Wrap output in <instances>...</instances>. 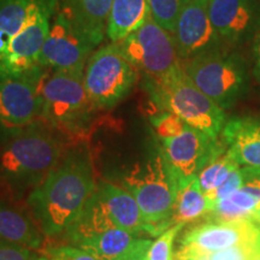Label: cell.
<instances>
[{"instance_id":"cell-8","label":"cell","mask_w":260,"mask_h":260,"mask_svg":"<svg viewBox=\"0 0 260 260\" xmlns=\"http://www.w3.org/2000/svg\"><path fill=\"white\" fill-rule=\"evenodd\" d=\"M118 45L126 59L147 80H162L183 68L172 34L151 14Z\"/></svg>"},{"instance_id":"cell-20","label":"cell","mask_w":260,"mask_h":260,"mask_svg":"<svg viewBox=\"0 0 260 260\" xmlns=\"http://www.w3.org/2000/svg\"><path fill=\"white\" fill-rule=\"evenodd\" d=\"M0 239L25 248L38 249L44 241L40 228L21 211L0 204Z\"/></svg>"},{"instance_id":"cell-9","label":"cell","mask_w":260,"mask_h":260,"mask_svg":"<svg viewBox=\"0 0 260 260\" xmlns=\"http://www.w3.org/2000/svg\"><path fill=\"white\" fill-rule=\"evenodd\" d=\"M160 154L167 162L180 188L193 178L222 149L220 140H213L205 133L186 124L171 138L160 139Z\"/></svg>"},{"instance_id":"cell-19","label":"cell","mask_w":260,"mask_h":260,"mask_svg":"<svg viewBox=\"0 0 260 260\" xmlns=\"http://www.w3.org/2000/svg\"><path fill=\"white\" fill-rule=\"evenodd\" d=\"M141 237L115 225L104 228L70 243L86 249L102 260H116L132 251Z\"/></svg>"},{"instance_id":"cell-15","label":"cell","mask_w":260,"mask_h":260,"mask_svg":"<svg viewBox=\"0 0 260 260\" xmlns=\"http://www.w3.org/2000/svg\"><path fill=\"white\" fill-rule=\"evenodd\" d=\"M210 19L226 45L242 44L256 28L252 0H207Z\"/></svg>"},{"instance_id":"cell-33","label":"cell","mask_w":260,"mask_h":260,"mask_svg":"<svg viewBox=\"0 0 260 260\" xmlns=\"http://www.w3.org/2000/svg\"><path fill=\"white\" fill-rule=\"evenodd\" d=\"M151 243V240L142 239L141 237V239L139 240L138 245H136L132 251L116 260H146V256H147V252Z\"/></svg>"},{"instance_id":"cell-2","label":"cell","mask_w":260,"mask_h":260,"mask_svg":"<svg viewBox=\"0 0 260 260\" xmlns=\"http://www.w3.org/2000/svg\"><path fill=\"white\" fill-rule=\"evenodd\" d=\"M5 132L0 144V178L16 191L34 189L67 151L61 133L42 119Z\"/></svg>"},{"instance_id":"cell-31","label":"cell","mask_w":260,"mask_h":260,"mask_svg":"<svg viewBox=\"0 0 260 260\" xmlns=\"http://www.w3.org/2000/svg\"><path fill=\"white\" fill-rule=\"evenodd\" d=\"M242 188L260 206V168H242Z\"/></svg>"},{"instance_id":"cell-7","label":"cell","mask_w":260,"mask_h":260,"mask_svg":"<svg viewBox=\"0 0 260 260\" xmlns=\"http://www.w3.org/2000/svg\"><path fill=\"white\" fill-rule=\"evenodd\" d=\"M139 74L118 42L111 41L90 54L83 73L84 87L96 109H111L134 88Z\"/></svg>"},{"instance_id":"cell-11","label":"cell","mask_w":260,"mask_h":260,"mask_svg":"<svg viewBox=\"0 0 260 260\" xmlns=\"http://www.w3.org/2000/svg\"><path fill=\"white\" fill-rule=\"evenodd\" d=\"M94 48L88 39L58 10L42 47L39 65L47 69L84 73Z\"/></svg>"},{"instance_id":"cell-27","label":"cell","mask_w":260,"mask_h":260,"mask_svg":"<svg viewBox=\"0 0 260 260\" xmlns=\"http://www.w3.org/2000/svg\"><path fill=\"white\" fill-rule=\"evenodd\" d=\"M183 226L184 224H175L158 235L157 240L149 246L146 260H175L172 246Z\"/></svg>"},{"instance_id":"cell-3","label":"cell","mask_w":260,"mask_h":260,"mask_svg":"<svg viewBox=\"0 0 260 260\" xmlns=\"http://www.w3.org/2000/svg\"><path fill=\"white\" fill-rule=\"evenodd\" d=\"M40 96V119L61 134L83 133L96 110L84 87L83 73L44 68Z\"/></svg>"},{"instance_id":"cell-29","label":"cell","mask_w":260,"mask_h":260,"mask_svg":"<svg viewBox=\"0 0 260 260\" xmlns=\"http://www.w3.org/2000/svg\"><path fill=\"white\" fill-rule=\"evenodd\" d=\"M243 182V175H242V168L236 169L235 171H233L229 175V177L223 182L218 188H216L213 191H211L210 194H207V199L210 200L211 207L214 203H217L218 200H222L224 198L229 197L230 194H233L234 191H236L240 187L242 186Z\"/></svg>"},{"instance_id":"cell-32","label":"cell","mask_w":260,"mask_h":260,"mask_svg":"<svg viewBox=\"0 0 260 260\" xmlns=\"http://www.w3.org/2000/svg\"><path fill=\"white\" fill-rule=\"evenodd\" d=\"M0 260H34L30 249L0 239Z\"/></svg>"},{"instance_id":"cell-23","label":"cell","mask_w":260,"mask_h":260,"mask_svg":"<svg viewBox=\"0 0 260 260\" xmlns=\"http://www.w3.org/2000/svg\"><path fill=\"white\" fill-rule=\"evenodd\" d=\"M211 210V203L206 194L201 189L199 180L195 177L187 184L182 186L177 191L170 225L197 222L205 218Z\"/></svg>"},{"instance_id":"cell-28","label":"cell","mask_w":260,"mask_h":260,"mask_svg":"<svg viewBox=\"0 0 260 260\" xmlns=\"http://www.w3.org/2000/svg\"><path fill=\"white\" fill-rule=\"evenodd\" d=\"M152 124L159 136V139H167L178 134L186 126L187 123L183 122L180 117L168 111H161L152 118Z\"/></svg>"},{"instance_id":"cell-5","label":"cell","mask_w":260,"mask_h":260,"mask_svg":"<svg viewBox=\"0 0 260 260\" xmlns=\"http://www.w3.org/2000/svg\"><path fill=\"white\" fill-rule=\"evenodd\" d=\"M144 214L149 235H160L170 228V219L180 189L176 178L161 154L123 181Z\"/></svg>"},{"instance_id":"cell-16","label":"cell","mask_w":260,"mask_h":260,"mask_svg":"<svg viewBox=\"0 0 260 260\" xmlns=\"http://www.w3.org/2000/svg\"><path fill=\"white\" fill-rule=\"evenodd\" d=\"M220 140L240 167L260 168V118L246 116L228 119Z\"/></svg>"},{"instance_id":"cell-13","label":"cell","mask_w":260,"mask_h":260,"mask_svg":"<svg viewBox=\"0 0 260 260\" xmlns=\"http://www.w3.org/2000/svg\"><path fill=\"white\" fill-rule=\"evenodd\" d=\"M247 242H260V226L254 220L205 222L184 234L175 256L207 254Z\"/></svg>"},{"instance_id":"cell-14","label":"cell","mask_w":260,"mask_h":260,"mask_svg":"<svg viewBox=\"0 0 260 260\" xmlns=\"http://www.w3.org/2000/svg\"><path fill=\"white\" fill-rule=\"evenodd\" d=\"M56 12L42 10L27 22V24L11 38L9 56L0 64L2 75H22L39 65L42 47L48 37L51 18Z\"/></svg>"},{"instance_id":"cell-25","label":"cell","mask_w":260,"mask_h":260,"mask_svg":"<svg viewBox=\"0 0 260 260\" xmlns=\"http://www.w3.org/2000/svg\"><path fill=\"white\" fill-rule=\"evenodd\" d=\"M260 252V242H247L236 245L222 251L207 254H189L175 256V260L193 258L197 260H251Z\"/></svg>"},{"instance_id":"cell-35","label":"cell","mask_w":260,"mask_h":260,"mask_svg":"<svg viewBox=\"0 0 260 260\" xmlns=\"http://www.w3.org/2000/svg\"><path fill=\"white\" fill-rule=\"evenodd\" d=\"M10 42H11V37L5 31L0 30V64L9 56Z\"/></svg>"},{"instance_id":"cell-38","label":"cell","mask_w":260,"mask_h":260,"mask_svg":"<svg viewBox=\"0 0 260 260\" xmlns=\"http://www.w3.org/2000/svg\"><path fill=\"white\" fill-rule=\"evenodd\" d=\"M251 260H260V252L256 253V254L253 256V258Z\"/></svg>"},{"instance_id":"cell-10","label":"cell","mask_w":260,"mask_h":260,"mask_svg":"<svg viewBox=\"0 0 260 260\" xmlns=\"http://www.w3.org/2000/svg\"><path fill=\"white\" fill-rule=\"evenodd\" d=\"M44 68L22 75L0 76V126L17 129L40 119V79Z\"/></svg>"},{"instance_id":"cell-30","label":"cell","mask_w":260,"mask_h":260,"mask_svg":"<svg viewBox=\"0 0 260 260\" xmlns=\"http://www.w3.org/2000/svg\"><path fill=\"white\" fill-rule=\"evenodd\" d=\"M46 253L56 255L63 260H102L93 253L71 245L54 247V248L48 249Z\"/></svg>"},{"instance_id":"cell-21","label":"cell","mask_w":260,"mask_h":260,"mask_svg":"<svg viewBox=\"0 0 260 260\" xmlns=\"http://www.w3.org/2000/svg\"><path fill=\"white\" fill-rule=\"evenodd\" d=\"M151 14L148 0H112L106 37L118 42L136 30Z\"/></svg>"},{"instance_id":"cell-4","label":"cell","mask_w":260,"mask_h":260,"mask_svg":"<svg viewBox=\"0 0 260 260\" xmlns=\"http://www.w3.org/2000/svg\"><path fill=\"white\" fill-rule=\"evenodd\" d=\"M147 88L161 111L174 113L211 139L220 138L228 121L225 111L191 82L183 68L162 80H147Z\"/></svg>"},{"instance_id":"cell-34","label":"cell","mask_w":260,"mask_h":260,"mask_svg":"<svg viewBox=\"0 0 260 260\" xmlns=\"http://www.w3.org/2000/svg\"><path fill=\"white\" fill-rule=\"evenodd\" d=\"M253 61H254V75L260 81V28L254 32L253 40Z\"/></svg>"},{"instance_id":"cell-12","label":"cell","mask_w":260,"mask_h":260,"mask_svg":"<svg viewBox=\"0 0 260 260\" xmlns=\"http://www.w3.org/2000/svg\"><path fill=\"white\" fill-rule=\"evenodd\" d=\"M172 37L182 63L223 51L226 46L211 22L207 0H186L178 14Z\"/></svg>"},{"instance_id":"cell-24","label":"cell","mask_w":260,"mask_h":260,"mask_svg":"<svg viewBox=\"0 0 260 260\" xmlns=\"http://www.w3.org/2000/svg\"><path fill=\"white\" fill-rule=\"evenodd\" d=\"M239 168L241 167L237 164L233 155L230 154V152L228 151L226 146L224 145L218 153L211 159L209 164L198 175L201 189L206 195L210 194L211 191L218 188L233 171H235Z\"/></svg>"},{"instance_id":"cell-18","label":"cell","mask_w":260,"mask_h":260,"mask_svg":"<svg viewBox=\"0 0 260 260\" xmlns=\"http://www.w3.org/2000/svg\"><path fill=\"white\" fill-rule=\"evenodd\" d=\"M112 0H59L58 9L88 39L94 47L107 32Z\"/></svg>"},{"instance_id":"cell-22","label":"cell","mask_w":260,"mask_h":260,"mask_svg":"<svg viewBox=\"0 0 260 260\" xmlns=\"http://www.w3.org/2000/svg\"><path fill=\"white\" fill-rule=\"evenodd\" d=\"M59 0H0V30L14 37L39 11L56 12Z\"/></svg>"},{"instance_id":"cell-36","label":"cell","mask_w":260,"mask_h":260,"mask_svg":"<svg viewBox=\"0 0 260 260\" xmlns=\"http://www.w3.org/2000/svg\"><path fill=\"white\" fill-rule=\"evenodd\" d=\"M34 260H63L60 258H58L56 255H52L50 253H46L45 255H40V256H37V258H34Z\"/></svg>"},{"instance_id":"cell-6","label":"cell","mask_w":260,"mask_h":260,"mask_svg":"<svg viewBox=\"0 0 260 260\" xmlns=\"http://www.w3.org/2000/svg\"><path fill=\"white\" fill-rule=\"evenodd\" d=\"M182 64L191 82L224 111L235 105L248 87V68L245 60L226 50L204 54Z\"/></svg>"},{"instance_id":"cell-37","label":"cell","mask_w":260,"mask_h":260,"mask_svg":"<svg viewBox=\"0 0 260 260\" xmlns=\"http://www.w3.org/2000/svg\"><path fill=\"white\" fill-rule=\"evenodd\" d=\"M253 220H254V222L260 226V206L256 209L254 216H253Z\"/></svg>"},{"instance_id":"cell-1","label":"cell","mask_w":260,"mask_h":260,"mask_svg":"<svg viewBox=\"0 0 260 260\" xmlns=\"http://www.w3.org/2000/svg\"><path fill=\"white\" fill-rule=\"evenodd\" d=\"M98 189L87 146L67 148L45 180L31 189L28 205L45 236L69 232Z\"/></svg>"},{"instance_id":"cell-26","label":"cell","mask_w":260,"mask_h":260,"mask_svg":"<svg viewBox=\"0 0 260 260\" xmlns=\"http://www.w3.org/2000/svg\"><path fill=\"white\" fill-rule=\"evenodd\" d=\"M148 3L152 17L172 34L186 0H148Z\"/></svg>"},{"instance_id":"cell-17","label":"cell","mask_w":260,"mask_h":260,"mask_svg":"<svg viewBox=\"0 0 260 260\" xmlns=\"http://www.w3.org/2000/svg\"><path fill=\"white\" fill-rule=\"evenodd\" d=\"M96 195L110 220L117 228H121L138 236L141 234L149 235L148 225L146 224L142 211L138 201L128 189L104 182L98 186Z\"/></svg>"}]
</instances>
